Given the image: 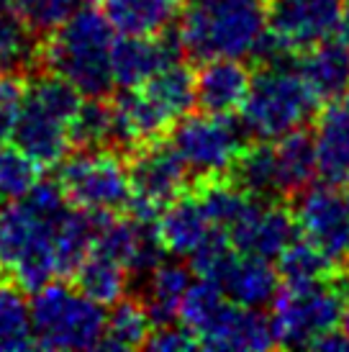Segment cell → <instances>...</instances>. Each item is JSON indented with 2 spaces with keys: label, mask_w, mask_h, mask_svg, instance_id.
Segmentation results:
<instances>
[{
  "label": "cell",
  "mask_w": 349,
  "mask_h": 352,
  "mask_svg": "<svg viewBox=\"0 0 349 352\" xmlns=\"http://www.w3.org/2000/svg\"><path fill=\"white\" fill-rule=\"evenodd\" d=\"M39 31L0 0V75H26L41 65Z\"/></svg>",
  "instance_id": "cell-24"
},
{
  "label": "cell",
  "mask_w": 349,
  "mask_h": 352,
  "mask_svg": "<svg viewBox=\"0 0 349 352\" xmlns=\"http://www.w3.org/2000/svg\"><path fill=\"white\" fill-rule=\"evenodd\" d=\"M341 10V0H272L267 31L291 57H298L321 41L334 39Z\"/></svg>",
  "instance_id": "cell-12"
},
{
  "label": "cell",
  "mask_w": 349,
  "mask_h": 352,
  "mask_svg": "<svg viewBox=\"0 0 349 352\" xmlns=\"http://www.w3.org/2000/svg\"><path fill=\"white\" fill-rule=\"evenodd\" d=\"M31 322L39 350H98L106 329V306L72 283H52L34 291Z\"/></svg>",
  "instance_id": "cell-6"
},
{
  "label": "cell",
  "mask_w": 349,
  "mask_h": 352,
  "mask_svg": "<svg viewBox=\"0 0 349 352\" xmlns=\"http://www.w3.org/2000/svg\"><path fill=\"white\" fill-rule=\"evenodd\" d=\"M170 144L180 155L188 173L201 180L226 177L236 157L247 147V131L242 121L218 113H195L177 118L170 134Z\"/></svg>",
  "instance_id": "cell-9"
},
{
  "label": "cell",
  "mask_w": 349,
  "mask_h": 352,
  "mask_svg": "<svg viewBox=\"0 0 349 352\" xmlns=\"http://www.w3.org/2000/svg\"><path fill=\"white\" fill-rule=\"evenodd\" d=\"M316 106L319 103L308 93L298 69L288 65H262L239 108V121L247 137L275 142L306 126Z\"/></svg>",
  "instance_id": "cell-5"
},
{
  "label": "cell",
  "mask_w": 349,
  "mask_h": 352,
  "mask_svg": "<svg viewBox=\"0 0 349 352\" xmlns=\"http://www.w3.org/2000/svg\"><path fill=\"white\" fill-rule=\"evenodd\" d=\"M249 82L252 72L242 59H205L195 72V106L203 113L234 116L247 98Z\"/></svg>",
  "instance_id": "cell-16"
},
{
  "label": "cell",
  "mask_w": 349,
  "mask_h": 352,
  "mask_svg": "<svg viewBox=\"0 0 349 352\" xmlns=\"http://www.w3.org/2000/svg\"><path fill=\"white\" fill-rule=\"evenodd\" d=\"M183 54L177 31L159 36H118L113 44V80L118 88H139L159 69L180 62Z\"/></svg>",
  "instance_id": "cell-14"
},
{
  "label": "cell",
  "mask_w": 349,
  "mask_h": 352,
  "mask_svg": "<svg viewBox=\"0 0 349 352\" xmlns=\"http://www.w3.org/2000/svg\"><path fill=\"white\" fill-rule=\"evenodd\" d=\"M295 224L301 236L319 247L339 270L349 265V204L334 183L306 186L295 201Z\"/></svg>",
  "instance_id": "cell-11"
},
{
  "label": "cell",
  "mask_w": 349,
  "mask_h": 352,
  "mask_svg": "<svg viewBox=\"0 0 349 352\" xmlns=\"http://www.w3.org/2000/svg\"><path fill=\"white\" fill-rule=\"evenodd\" d=\"M69 208L57 180H39L26 196L0 204V265L10 283L34 294L57 280V234Z\"/></svg>",
  "instance_id": "cell-1"
},
{
  "label": "cell",
  "mask_w": 349,
  "mask_h": 352,
  "mask_svg": "<svg viewBox=\"0 0 349 352\" xmlns=\"http://www.w3.org/2000/svg\"><path fill=\"white\" fill-rule=\"evenodd\" d=\"M128 177H131L128 214L144 221H157L167 206L188 190L190 173L170 142L155 139L131 149Z\"/></svg>",
  "instance_id": "cell-10"
},
{
  "label": "cell",
  "mask_w": 349,
  "mask_h": 352,
  "mask_svg": "<svg viewBox=\"0 0 349 352\" xmlns=\"http://www.w3.org/2000/svg\"><path fill=\"white\" fill-rule=\"evenodd\" d=\"M344 98H347V100H349V93H347V96H344Z\"/></svg>",
  "instance_id": "cell-44"
},
{
  "label": "cell",
  "mask_w": 349,
  "mask_h": 352,
  "mask_svg": "<svg viewBox=\"0 0 349 352\" xmlns=\"http://www.w3.org/2000/svg\"><path fill=\"white\" fill-rule=\"evenodd\" d=\"M3 3L16 10L21 19L29 21L39 34H49L52 29H57L80 6L78 0H3Z\"/></svg>",
  "instance_id": "cell-34"
},
{
  "label": "cell",
  "mask_w": 349,
  "mask_h": 352,
  "mask_svg": "<svg viewBox=\"0 0 349 352\" xmlns=\"http://www.w3.org/2000/svg\"><path fill=\"white\" fill-rule=\"evenodd\" d=\"M144 291L139 296V301L144 303L149 311V319L155 327L177 322V311L183 303L188 288L193 283V267L180 263V260H162L142 278Z\"/></svg>",
  "instance_id": "cell-22"
},
{
  "label": "cell",
  "mask_w": 349,
  "mask_h": 352,
  "mask_svg": "<svg viewBox=\"0 0 349 352\" xmlns=\"http://www.w3.org/2000/svg\"><path fill=\"white\" fill-rule=\"evenodd\" d=\"M211 283L218 285L232 303L247 309H264L280 291V275L278 267L270 265V260L236 250L229 265L223 267V273Z\"/></svg>",
  "instance_id": "cell-17"
},
{
  "label": "cell",
  "mask_w": 349,
  "mask_h": 352,
  "mask_svg": "<svg viewBox=\"0 0 349 352\" xmlns=\"http://www.w3.org/2000/svg\"><path fill=\"white\" fill-rule=\"evenodd\" d=\"M157 232L165 242L167 254L172 257H190L216 232L214 221L208 219L198 193L185 190L180 198H174L157 219Z\"/></svg>",
  "instance_id": "cell-19"
},
{
  "label": "cell",
  "mask_w": 349,
  "mask_h": 352,
  "mask_svg": "<svg viewBox=\"0 0 349 352\" xmlns=\"http://www.w3.org/2000/svg\"><path fill=\"white\" fill-rule=\"evenodd\" d=\"M167 116L177 121L195 106V75L183 62H174L170 67L159 69L155 78L139 85Z\"/></svg>",
  "instance_id": "cell-28"
},
{
  "label": "cell",
  "mask_w": 349,
  "mask_h": 352,
  "mask_svg": "<svg viewBox=\"0 0 349 352\" xmlns=\"http://www.w3.org/2000/svg\"><path fill=\"white\" fill-rule=\"evenodd\" d=\"M226 234L239 252L260 254L264 260H278L301 232L295 224V214L285 206V201L257 198L247 216Z\"/></svg>",
  "instance_id": "cell-13"
},
{
  "label": "cell",
  "mask_w": 349,
  "mask_h": 352,
  "mask_svg": "<svg viewBox=\"0 0 349 352\" xmlns=\"http://www.w3.org/2000/svg\"><path fill=\"white\" fill-rule=\"evenodd\" d=\"M82 96L54 72L31 78L23 93L10 142L36 160L44 170L57 167L72 152V121L82 106Z\"/></svg>",
  "instance_id": "cell-4"
},
{
  "label": "cell",
  "mask_w": 349,
  "mask_h": 352,
  "mask_svg": "<svg viewBox=\"0 0 349 352\" xmlns=\"http://www.w3.org/2000/svg\"><path fill=\"white\" fill-rule=\"evenodd\" d=\"M229 177L242 190H247L249 196L260 198V201H285L280 190L272 142H260L252 147H244V152L236 157L234 167L229 170Z\"/></svg>",
  "instance_id": "cell-25"
},
{
  "label": "cell",
  "mask_w": 349,
  "mask_h": 352,
  "mask_svg": "<svg viewBox=\"0 0 349 352\" xmlns=\"http://www.w3.org/2000/svg\"><path fill=\"white\" fill-rule=\"evenodd\" d=\"M26 82L23 75H0V142H8L10 129L16 124L19 108L23 103Z\"/></svg>",
  "instance_id": "cell-35"
},
{
  "label": "cell",
  "mask_w": 349,
  "mask_h": 352,
  "mask_svg": "<svg viewBox=\"0 0 349 352\" xmlns=\"http://www.w3.org/2000/svg\"><path fill=\"white\" fill-rule=\"evenodd\" d=\"M118 36H159L180 19L185 0H100Z\"/></svg>",
  "instance_id": "cell-21"
},
{
  "label": "cell",
  "mask_w": 349,
  "mask_h": 352,
  "mask_svg": "<svg viewBox=\"0 0 349 352\" xmlns=\"http://www.w3.org/2000/svg\"><path fill=\"white\" fill-rule=\"evenodd\" d=\"M334 39L341 41L344 47L349 50V3L344 6L341 10V19H339V26H337V34H334Z\"/></svg>",
  "instance_id": "cell-38"
},
{
  "label": "cell",
  "mask_w": 349,
  "mask_h": 352,
  "mask_svg": "<svg viewBox=\"0 0 349 352\" xmlns=\"http://www.w3.org/2000/svg\"><path fill=\"white\" fill-rule=\"evenodd\" d=\"M177 39L190 59L252 57L267 34L264 0H185Z\"/></svg>",
  "instance_id": "cell-3"
},
{
  "label": "cell",
  "mask_w": 349,
  "mask_h": 352,
  "mask_svg": "<svg viewBox=\"0 0 349 352\" xmlns=\"http://www.w3.org/2000/svg\"><path fill=\"white\" fill-rule=\"evenodd\" d=\"M308 347L311 350H321V352H347L349 340L344 337L341 329H331V332H324L321 337H316Z\"/></svg>",
  "instance_id": "cell-37"
},
{
  "label": "cell",
  "mask_w": 349,
  "mask_h": 352,
  "mask_svg": "<svg viewBox=\"0 0 349 352\" xmlns=\"http://www.w3.org/2000/svg\"><path fill=\"white\" fill-rule=\"evenodd\" d=\"M75 149H113V116L106 98H85L72 121Z\"/></svg>",
  "instance_id": "cell-31"
},
{
  "label": "cell",
  "mask_w": 349,
  "mask_h": 352,
  "mask_svg": "<svg viewBox=\"0 0 349 352\" xmlns=\"http://www.w3.org/2000/svg\"><path fill=\"white\" fill-rule=\"evenodd\" d=\"M334 270H339L319 247L308 242L306 236H295L288 250L278 257V275L282 283H311L334 278Z\"/></svg>",
  "instance_id": "cell-30"
},
{
  "label": "cell",
  "mask_w": 349,
  "mask_h": 352,
  "mask_svg": "<svg viewBox=\"0 0 349 352\" xmlns=\"http://www.w3.org/2000/svg\"><path fill=\"white\" fill-rule=\"evenodd\" d=\"M226 296L216 283L198 278L190 283L188 294H185L183 303H180V311H177V322L185 324L195 337H201L205 332V327L214 322L218 311L226 306Z\"/></svg>",
  "instance_id": "cell-33"
},
{
  "label": "cell",
  "mask_w": 349,
  "mask_h": 352,
  "mask_svg": "<svg viewBox=\"0 0 349 352\" xmlns=\"http://www.w3.org/2000/svg\"><path fill=\"white\" fill-rule=\"evenodd\" d=\"M5 278H8V275H5V267L0 265V285H3V280H5Z\"/></svg>",
  "instance_id": "cell-41"
},
{
  "label": "cell",
  "mask_w": 349,
  "mask_h": 352,
  "mask_svg": "<svg viewBox=\"0 0 349 352\" xmlns=\"http://www.w3.org/2000/svg\"><path fill=\"white\" fill-rule=\"evenodd\" d=\"M57 170V183L75 208L95 214L128 211L131 177L128 165L116 149H78L69 152Z\"/></svg>",
  "instance_id": "cell-8"
},
{
  "label": "cell",
  "mask_w": 349,
  "mask_h": 352,
  "mask_svg": "<svg viewBox=\"0 0 349 352\" xmlns=\"http://www.w3.org/2000/svg\"><path fill=\"white\" fill-rule=\"evenodd\" d=\"M347 204H349V190H347Z\"/></svg>",
  "instance_id": "cell-43"
},
{
  "label": "cell",
  "mask_w": 349,
  "mask_h": 352,
  "mask_svg": "<svg viewBox=\"0 0 349 352\" xmlns=\"http://www.w3.org/2000/svg\"><path fill=\"white\" fill-rule=\"evenodd\" d=\"M272 147H275L282 198L288 201V198L298 196L306 186H311L316 173H319L316 142H313V134L306 131V126H303L285 134V137L275 139Z\"/></svg>",
  "instance_id": "cell-23"
},
{
  "label": "cell",
  "mask_w": 349,
  "mask_h": 352,
  "mask_svg": "<svg viewBox=\"0 0 349 352\" xmlns=\"http://www.w3.org/2000/svg\"><path fill=\"white\" fill-rule=\"evenodd\" d=\"M41 173L44 167L31 160L23 149H19L13 142H0V204L26 196L41 180Z\"/></svg>",
  "instance_id": "cell-32"
},
{
  "label": "cell",
  "mask_w": 349,
  "mask_h": 352,
  "mask_svg": "<svg viewBox=\"0 0 349 352\" xmlns=\"http://www.w3.org/2000/svg\"><path fill=\"white\" fill-rule=\"evenodd\" d=\"M80 6H93V3H100V0H78Z\"/></svg>",
  "instance_id": "cell-42"
},
{
  "label": "cell",
  "mask_w": 349,
  "mask_h": 352,
  "mask_svg": "<svg viewBox=\"0 0 349 352\" xmlns=\"http://www.w3.org/2000/svg\"><path fill=\"white\" fill-rule=\"evenodd\" d=\"M0 350H36L31 301L16 283L0 285Z\"/></svg>",
  "instance_id": "cell-29"
},
{
  "label": "cell",
  "mask_w": 349,
  "mask_h": 352,
  "mask_svg": "<svg viewBox=\"0 0 349 352\" xmlns=\"http://www.w3.org/2000/svg\"><path fill=\"white\" fill-rule=\"evenodd\" d=\"M298 75L316 103H334L349 93V50L337 39H326L295 57Z\"/></svg>",
  "instance_id": "cell-18"
},
{
  "label": "cell",
  "mask_w": 349,
  "mask_h": 352,
  "mask_svg": "<svg viewBox=\"0 0 349 352\" xmlns=\"http://www.w3.org/2000/svg\"><path fill=\"white\" fill-rule=\"evenodd\" d=\"M69 280L85 296H90L93 301L103 303V306H113L126 296L131 275L113 257L98 252V250H90V254L82 260V265L75 270V275Z\"/></svg>",
  "instance_id": "cell-26"
},
{
  "label": "cell",
  "mask_w": 349,
  "mask_h": 352,
  "mask_svg": "<svg viewBox=\"0 0 349 352\" xmlns=\"http://www.w3.org/2000/svg\"><path fill=\"white\" fill-rule=\"evenodd\" d=\"M201 347L205 350H242V352H260L278 347L272 322L262 309H247L239 303L226 301L218 316L205 327V332L198 337Z\"/></svg>",
  "instance_id": "cell-15"
},
{
  "label": "cell",
  "mask_w": 349,
  "mask_h": 352,
  "mask_svg": "<svg viewBox=\"0 0 349 352\" xmlns=\"http://www.w3.org/2000/svg\"><path fill=\"white\" fill-rule=\"evenodd\" d=\"M347 285L337 278L285 283L272 298V334L278 347H308L324 332L339 329Z\"/></svg>",
  "instance_id": "cell-7"
},
{
  "label": "cell",
  "mask_w": 349,
  "mask_h": 352,
  "mask_svg": "<svg viewBox=\"0 0 349 352\" xmlns=\"http://www.w3.org/2000/svg\"><path fill=\"white\" fill-rule=\"evenodd\" d=\"M113 44L116 31L106 13L80 6L49 31L41 47V65L67 80L82 98H108L116 88Z\"/></svg>",
  "instance_id": "cell-2"
},
{
  "label": "cell",
  "mask_w": 349,
  "mask_h": 352,
  "mask_svg": "<svg viewBox=\"0 0 349 352\" xmlns=\"http://www.w3.org/2000/svg\"><path fill=\"white\" fill-rule=\"evenodd\" d=\"M144 347L157 352H190V350H198L201 342H198V337L185 324L172 322V324L155 327Z\"/></svg>",
  "instance_id": "cell-36"
},
{
  "label": "cell",
  "mask_w": 349,
  "mask_h": 352,
  "mask_svg": "<svg viewBox=\"0 0 349 352\" xmlns=\"http://www.w3.org/2000/svg\"><path fill=\"white\" fill-rule=\"evenodd\" d=\"M155 324L139 298H121L106 314V329L100 350H139L144 347Z\"/></svg>",
  "instance_id": "cell-27"
},
{
  "label": "cell",
  "mask_w": 349,
  "mask_h": 352,
  "mask_svg": "<svg viewBox=\"0 0 349 352\" xmlns=\"http://www.w3.org/2000/svg\"><path fill=\"white\" fill-rule=\"evenodd\" d=\"M339 329L344 332V337L349 340V303L344 306V314H341V322H339Z\"/></svg>",
  "instance_id": "cell-39"
},
{
  "label": "cell",
  "mask_w": 349,
  "mask_h": 352,
  "mask_svg": "<svg viewBox=\"0 0 349 352\" xmlns=\"http://www.w3.org/2000/svg\"><path fill=\"white\" fill-rule=\"evenodd\" d=\"M319 175L334 186H349V100L339 98L321 111L316 131Z\"/></svg>",
  "instance_id": "cell-20"
},
{
  "label": "cell",
  "mask_w": 349,
  "mask_h": 352,
  "mask_svg": "<svg viewBox=\"0 0 349 352\" xmlns=\"http://www.w3.org/2000/svg\"><path fill=\"white\" fill-rule=\"evenodd\" d=\"M341 280H344V285H347V294H349V265L344 267V275H341Z\"/></svg>",
  "instance_id": "cell-40"
}]
</instances>
